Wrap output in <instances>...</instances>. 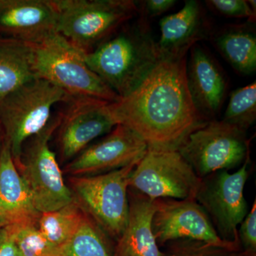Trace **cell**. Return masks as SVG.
I'll return each mask as SVG.
<instances>
[{"label":"cell","instance_id":"cell-5","mask_svg":"<svg viewBox=\"0 0 256 256\" xmlns=\"http://www.w3.org/2000/svg\"><path fill=\"white\" fill-rule=\"evenodd\" d=\"M69 97L44 79L28 82L0 102V124L15 164L28 139L41 132L52 118L54 106L65 104Z\"/></svg>","mask_w":256,"mask_h":256},{"label":"cell","instance_id":"cell-29","mask_svg":"<svg viewBox=\"0 0 256 256\" xmlns=\"http://www.w3.org/2000/svg\"><path fill=\"white\" fill-rule=\"evenodd\" d=\"M0 256H21L12 239L4 229H2L0 238Z\"/></svg>","mask_w":256,"mask_h":256},{"label":"cell","instance_id":"cell-16","mask_svg":"<svg viewBox=\"0 0 256 256\" xmlns=\"http://www.w3.org/2000/svg\"><path fill=\"white\" fill-rule=\"evenodd\" d=\"M160 36L156 43L161 58L186 57L196 42L208 36L210 25L200 2L188 0L178 12L160 22Z\"/></svg>","mask_w":256,"mask_h":256},{"label":"cell","instance_id":"cell-15","mask_svg":"<svg viewBox=\"0 0 256 256\" xmlns=\"http://www.w3.org/2000/svg\"><path fill=\"white\" fill-rule=\"evenodd\" d=\"M186 82L198 114L206 121L214 119L223 105L227 82L218 64L196 44L186 64Z\"/></svg>","mask_w":256,"mask_h":256},{"label":"cell","instance_id":"cell-2","mask_svg":"<svg viewBox=\"0 0 256 256\" xmlns=\"http://www.w3.org/2000/svg\"><path fill=\"white\" fill-rule=\"evenodd\" d=\"M138 16L85 53L89 68L120 98L134 90L161 60L148 18L140 12Z\"/></svg>","mask_w":256,"mask_h":256},{"label":"cell","instance_id":"cell-22","mask_svg":"<svg viewBox=\"0 0 256 256\" xmlns=\"http://www.w3.org/2000/svg\"><path fill=\"white\" fill-rule=\"evenodd\" d=\"M60 249L63 256H114L108 236L86 213L77 232Z\"/></svg>","mask_w":256,"mask_h":256},{"label":"cell","instance_id":"cell-13","mask_svg":"<svg viewBox=\"0 0 256 256\" xmlns=\"http://www.w3.org/2000/svg\"><path fill=\"white\" fill-rule=\"evenodd\" d=\"M148 146L137 133L117 124L105 137L90 144L66 166L72 176L104 174L138 162Z\"/></svg>","mask_w":256,"mask_h":256},{"label":"cell","instance_id":"cell-24","mask_svg":"<svg viewBox=\"0 0 256 256\" xmlns=\"http://www.w3.org/2000/svg\"><path fill=\"white\" fill-rule=\"evenodd\" d=\"M256 120V82L232 92L222 120L246 131Z\"/></svg>","mask_w":256,"mask_h":256},{"label":"cell","instance_id":"cell-10","mask_svg":"<svg viewBox=\"0 0 256 256\" xmlns=\"http://www.w3.org/2000/svg\"><path fill=\"white\" fill-rule=\"evenodd\" d=\"M249 154L236 172H217L202 178L195 200L205 210L220 238L240 244L237 227L248 214L244 188L249 176Z\"/></svg>","mask_w":256,"mask_h":256},{"label":"cell","instance_id":"cell-23","mask_svg":"<svg viewBox=\"0 0 256 256\" xmlns=\"http://www.w3.org/2000/svg\"><path fill=\"white\" fill-rule=\"evenodd\" d=\"M4 229L21 256H63L62 249L50 244L34 224H20Z\"/></svg>","mask_w":256,"mask_h":256},{"label":"cell","instance_id":"cell-11","mask_svg":"<svg viewBox=\"0 0 256 256\" xmlns=\"http://www.w3.org/2000/svg\"><path fill=\"white\" fill-rule=\"evenodd\" d=\"M154 202L152 228L158 245L192 240L242 250L240 244L220 238L206 212L196 200L162 198Z\"/></svg>","mask_w":256,"mask_h":256},{"label":"cell","instance_id":"cell-21","mask_svg":"<svg viewBox=\"0 0 256 256\" xmlns=\"http://www.w3.org/2000/svg\"><path fill=\"white\" fill-rule=\"evenodd\" d=\"M85 214L75 200L58 210L41 213L37 227L50 244L62 248L77 232Z\"/></svg>","mask_w":256,"mask_h":256},{"label":"cell","instance_id":"cell-8","mask_svg":"<svg viewBox=\"0 0 256 256\" xmlns=\"http://www.w3.org/2000/svg\"><path fill=\"white\" fill-rule=\"evenodd\" d=\"M201 182L178 150L148 146L130 175L129 188L152 200H195Z\"/></svg>","mask_w":256,"mask_h":256},{"label":"cell","instance_id":"cell-3","mask_svg":"<svg viewBox=\"0 0 256 256\" xmlns=\"http://www.w3.org/2000/svg\"><path fill=\"white\" fill-rule=\"evenodd\" d=\"M31 46L32 66L37 78L53 84L70 97L92 98L108 102L120 99L89 68L85 52L60 34H54Z\"/></svg>","mask_w":256,"mask_h":256},{"label":"cell","instance_id":"cell-30","mask_svg":"<svg viewBox=\"0 0 256 256\" xmlns=\"http://www.w3.org/2000/svg\"><path fill=\"white\" fill-rule=\"evenodd\" d=\"M2 232V229L0 228V238H1Z\"/></svg>","mask_w":256,"mask_h":256},{"label":"cell","instance_id":"cell-9","mask_svg":"<svg viewBox=\"0 0 256 256\" xmlns=\"http://www.w3.org/2000/svg\"><path fill=\"white\" fill-rule=\"evenodd\" d=\"M178 150L203 178L242 164L249 154V140L246 131L214 119L192 132Z\"/></svg>","mask_w":256,"mask_h":256},{"label":"cell","instance_id":"cell-19","mask_svg":"<svg viewBox=\"0 0 256 256\" xmlns=\"http://www.w3.org/2000/svg\"><path fill=\"white\" fill-rule=\"evenodd\" d=\"M36 78L31 44L0 37V102Z\"/></svg>","mask_w":256,"mask_h":256},{"label":"cell","instance_id":"cell-18","mask_svg":"<svg viewBox=\"0 0 256 256\" xmlns=\"http://www.w3.org/2000/svg\"><path fill=\"white\" fill-rule=\"evenodd\" d=\"M129 191V217L124 233L117 240L114 256H164L152 228L154 200L130 188Z\"/></svg>","mask_w":256,"mask_h":256},{"label":"cell","instance_id":"cell-1","mask_svg":"<svg viewBox=\"0 0 256 256\" xmlns=\"http://www.w3.org/2000/svg\"><path fill=\"white\" fill-rule=\"evenodd\" d=\"M108 112L116 126L137 133L150 146L178 150L208 121L192 102L186 82V58H161L140 84Z\"/></svg>","mask_w":256,"mask_h":256},{"label":"cell","instance_id":"cell-17","mask_svg":"<svg viewBox=\"0 0 256 256\" xmlns=\"http://www.w3.org/2000/svg\"><path fill=\"white\" fill-rule=\"evenodd\" d=\"M40 214L15 164L9 146L2 141L0 148V228L20 224L37 225Z\"/></svg>","mask_w":256,"mask_h":256},{"label":"cell","instance_id":"cell-28","mask_svg":"<svg viewBox=\"0 0 256 256\" xmlns=\"http://www.w3.org/2000/svg\"><path fill=\"white\" fill-rule=\"evenodd\" d=\"M139 12L146 18H154L166 12L171 9L176 1L175 0H146L141 2Z\"/></svg>","mask_w":256,"mask_h":256},{"label":"cell","instance_id":"cell-6","mask_svg":"<svg viewBox=\"0 0 256 256\" xmlns=\"http://www.w3.org/2000/svg\"><path fill=\"white\" fill-rule=\"evenodd\" d=\"M60 117V112L52 114L46 127L26 141L20 162L16 164L40 213L58 210L75 200L50 146Z\"/></svg>","mask_w":256,"mask_h":256},{"label":"cell","instance_id":"cell-26","mask_svg":"<svg viewBox=\"0 0 256 256\" xmlns=\"http://www.w3.org/2000/svg\"><path fill=\"white\" fill-rule=\"evenodd\" d=\"M210 9L226 18H248L254 22L256 12L245 0H210L206 1Z\"/></svg>","mask_w":256,"mask_h":256},{"label":"cell","instance_id":"cell-27","mask_svg":"<svg viewBox=\"0 0 256 256\" xmlns=\"http://www.w3.org/2000/svg\"><path fill=\"white\" fill-rule=\"evenodd\" d=\"M238 232L242 256H256V202L242 220Z\"/></svg>","mask_w":256,"mask_h":256},{"label":"cell","instance_id":"cell-14","mask_svg":"<svg viewBox=\"0 0 256 256\" xmlns=\"http://www.w3.org/2000/svg\"><path fill=\"white\" fill-rule=\"evenodd\" d=\"M56 0H0V37L40 43L57 32Z\"/></svg>","mask_w":256,"mask_h":256},{"label":"cell","instance_id":"cell-25","mask_svg":"<svg viewBox=\"0 0 256 256\" xmlns=\"http://www.w3.org/2000/svg\"><path fill=\"white\" fill-rule=\"evenodd\" d=\"M164 256H242V250H234L197 240H180L171 242Z\"/></svg>","mask_w":256,"mask_h":256},{"label":"cell","instance_id":"cell-4","mask_svg":"<svg viewBox=\"0 0 256 256\" xmlns=\"http://www.w3.org/2000/svg\"><path fill=\"white\" fill-rule=\"evenodd\" d=\"M57 32L85 53L92 52L139 14L132 0H56Z\"/></svg>","mask_w":256,"mask_h":256},{"label":"cell","instance_id":"cell-7","mask_svg":"<svg viewBox=\"0 0 256 256\" xmlns=\"http://www.w3.org/2000/svg\"><path fill=\"white\" fill-rule=\"evenodd\" d=\"M138 162L104 174L72 176L69 180L76 201L116 240L127 226L130 178Z\"/></svg>","mask_w":256,"mask_h":256},{"label":"cell","instance_id":"cell-20","mask_svg":"<svg viewBox=\"0 0 256 256\" xmlns=\"http://www.w3.org/2000/svg\"><path fill=\"white\" fill-rule=\"evenodd\" d=\"M216 46L238 73L250 75L256 70V36L248 24L230 25L215 36Z\"/></svg>","mask_w":256,"mask_h":256},{"label":"cell","instance_id":"cell-12","mask_svg":"<svg viewBox=\"0 0 256 256\" xmlns=\"http://www.w3.org/2000/svg\"><path fill=\"white\" fill-rule=\"evenodd\" d=\"M107 101L88 97H69L62 117L58 144L60 158L73 160L96 139L110 132L116 124L108 112Z\"/></svg>","mask_w":256,"mask_h":256}]
</instances>
